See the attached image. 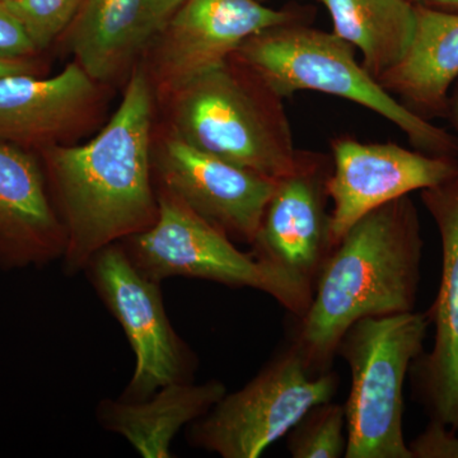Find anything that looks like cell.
<instances>
[{
  "label": "cell",
  "instance_id": "83f0119b",
  "mask_svg": "<svg viewBox=\"0 0 458 458\" xmlns=\"http://www.w3.org/2000/svg\"><path fill=\"white\" fill-rule=\"evenodd\" d=\"M412 2H415V3H417V2H418V0H412Z\"/></svg>",
  "mask_w": 458,
  "mask_h": 458
},
{
  "label": "cell",
  "instance_id": "4fadbf2b",
  "mask_svg": "<svg viewBox=\"0 0 458 458\" xmlns=\"http://www.w3.org/2000/svg\"><path fill=\"white\" fill-rule=\"evenodd\" d=\"M331 155L298 149L293 170L276 181L251 252L315 283L334 250L327 180Z\"/></svg>",
  "mask_w": 458,
  "mask_h": 458
},
{
  "label": "cell",
  "instance_id": "7402d4cb",
  "mask_svg": "<svg viewBox=\"0 0 458 458\" xmlns=\"http://www.w3.org/2000/svg\"><path fill=\"white\" fill-rule=\"evenodd\" d=\"M408 445L411 458H458L456 432L434 419Z\"/></svg>",
  "mask_w": 458,
  "mask_h": 458
},
{
  "label": "cell",
  "instance_id": "44dd1931",
  "mask_svg": "<svg viewBox=\"0 0 458 458\" xmlns=\"http://www.w3.org/2000/svg\"><path fill=\"white\" fill-rule=\"evenodd\" d=\"M86 0H12L4 3L41 54L59 44Z\"/></svg>",
  "mask_w": 458,
  "mask_h": 458
},
{
  "label": "cell",
  "instance_id": "ba28073f",
  "mask_svg": "<svg viewBox=\"0 0 458 458\" xmlns=\"http://www.w3.org/2000/svg\"><path fill=\"white\" fill-rule=\"evenodd\" d=\"M84 271L135 354L134 375L122 399L144 400L165 385L191 381L197 361L172 327L161 283L144 276L119 242L98 251Z\"/></svg>",
  "mask_w": 458,
  "mask_h": 458
},
{
  "label": "cell",
  "instance_id": "cb8c5ba5",
  "mask_svg": "<svg viewBox=\"0 0 458 458\" xmlns=\"http://www.w3.org/2000/svg\"><path fill=\"white\" fill-rule=\"evenodd\" d=\"M49 62L47 56L33 59H0V78L14 74L47 75Z\"/></svg>",
  "mask_w": 458,
  "mask_h": 458
},
{
  "label": "cell",
  "instance_id": "8992f818",
  "mask_svg": "<svg viewBox=\"0 0 458 458\" xmlns=\"http://www.w3.org/2000/svg\"><path fill=\"white\" fill-rule=\"evenodd\" d=\"M159 212L152 227L119 242L138 270L153 282L172 276L209 280L269 294L298 318L312 301L313 285L282 267L242 252L171 191L157 186Z\"/></svg>",
  "mask_w": 458,
  "mask_h": 458
},
{
  "label": "cell",
  "instance_id": "2e32d148",
  "mask_svg": "<svg viewBox=\"0 0 458 458\" xmlns=\"http://www.w3.org/2000/svg\"><path fill=\"white\" fill-rule=\"evenodd\" d=\"M65 249L40 158L0 143V269L47 267L62 260Z\"/></svg>",
  "mask_w": 458,
  "mask_h": 458
},
{
  "label": "cell",
  "instance_id": "6da1fadb",
  "mask_svg": "<svg viewBox=\"0 0 458 458\" xmlns=\"http://www.w3.org/2000/svg\"><path fill=\"white\" fill-rule=\"evenodd\" d=\"M157 99L143 62L123 98L86 143L45 148L40 158L66 234L64 270L84 271L98 251L152 227L159 205L152 148Z\"/></svg>",
  "mask_w": 458,
  "mask_h": 458
},
{
  "label": "cell",
  "instance_id": "7c38bea8",
  "mask_svg": "<svg viewBox=\"0 0 458 458\" xmlns=\"http://www.w3.org/2000/svg\"><path fill=\"white\" fill-rule=\"evenodd\" d=\"M110 90L73 60L55 75L0 78V143L33 153L78 143L104 122Z\"/></svg>",
  "mask_w": 458,
  "mask_h": 458
},
{
  "label": "cell",
  "instance_id": "3957f363",
  "mask_svg": "<svg viewBox=\"0 0 458 458\" xmlns=\"http://www.w3.org/2000/svg\"><path fill=\"white\" fill-rule=\"evenodd\" d=\"M165 128L190 146L276 181L293 170L284 99L231 57L157 104Z\"/></svg>",
  "mask_w": 458,
  "mask_h": 458
},
{
  "label": "cell",
  "instance_id": "484cf974",
  "mask_svg": "<svg viewBox=\"0 0 458 458\" xmlns=\"http://www.w3.org/2000/svg\"><path fill=\"white\" fill-rule=\"evenodd\" d=\"M417 3L442 11L458 12V0H418Z\"/></svg>",
  "mask_w": 458,
  "mask_h": 458
},
{
  "label": "cell",
  "instance_id": "5bb4252c",
  "mask_svg": "<svg viewBox=\"0 0 458 458\" xmlns=\"http://www.w3.org/2000/svg\"><path fill=\"white\" fill-rule=\"evenodd\" d=\"M421 201L441 237L442 276L427 312L434 325V345L412 363L415 394L430 419L458 430V172L434 188L421 190Z\"/></svg>",
  "mask_w": 458,
  "mask_h": 458
},
{
  "label": "cell",
  "instance_id": "277c9868",
  "mask_svg": "<svg viewBox=\"0 0 458 458\" xmlns=\"http://www.w3.org/2000/svg\"><path fill=\"white\" fill-rule=\"evenodd\" d=\"M232 57L283 99L301 90L348 99L393 123L414 149L458 158V138L403 107L334 32L306 22L273 27L243 42Z\"/></svg>",
  "mask_w": 458,
  "mask_h": 458
},
{
  "label": "cell",
  "instance_id": "8fae6325",
  "mask_svg": "<svg viewBox=\"0 0 458 458\" xmlns=\"http://www.w3.org/2000/svg\"><path fill=\"white\" fill-rule=\"evenodd\" d=\"M330 147L327 194L334 246L367 214L410 192L434 188L458 172L457 157L427 155L396 143H364L340 135Z\"/></svg>",
  "mask_w": 458,
  "mask_h": 458
},
{
  "label": "cell",
  "instance_id": "e0dca14e",
  "mask_svg": "<svg viewBox=\"0 0 458 458\" xmlns=\"http://www.w3.org/2000/svg\"><path fill=\"white\" fill-rule=\"evenodd\" d=\"M458 80V12L415 3V30L403 60L378 83L421 119H445Z\"/></svg>",
  "mask_w": 458,
  "mask_h": 458
},
{
  "label": "cell",
  "instance_id": "30bf717a",
  "mask_svg": "<svg viewBox=\"0 0 458 458\" xmlns=\"http://www.w3.org/2000/svg\"><path fill=\"white\" fill-rule=\"evenodd\" d=\"M152 167L157 186L176 195L233 242L251 246L276 181L190 146L159 123Z\"/></svg>",
  "mask_w": 458,
  "mask_h": 458
},
{
  "label": "cell",
  "instance_id": "52a82bcc",
  "mask_svg": "<svg viewBox=\"0 0 458 458\" xmlns=\"http://www.w3.org/2000/svg\"><path fill=\"white\" fill-rule=\"evenodd\" d=\"M339 377L313 372L293 345L241 390L225 394L189 426L194 447L223 458H258L315 406L335 396Z\"/></svg>",
  "mask_w": 458,
  "mask_h": 458
},
{
  "label": "cell",
  "instance_id": "9c48e42d",
  "mask_svg": "<svg viewBox=\"0 0 458 458\" xmlns=\"http://www.w3.org/2000/svg\"><path fill=\"white\" fill-rule=\"evenodd\" d=\"M298 22L303 14L259 0H185L143 60L157 104L227 63L252 36Z\"/></svg>",
  "mask_w": 458,
  "mask_h": 458
},
{
  "label": "cell",
  "instance_id": "ac0fdd59",
  "mask_svg": "<svg viewBox=\"0 0 458 458\" xmlns=\"http://www.w3.org/2000/svg\"><path fill=\"white\" fill-rule=\"evenodd\" d=\"M227 394L221 381L174 382L144 400H102L98 423L123 437L144 458H171L172 442L185 426L204 417Z\"/></svg>",
  "mask_w": 458,
  "mask_h": 458
},
{
  "label": "cell",
  "instance_id": "ffe728a7",
  "mask_svg": "<svg viewBox=\"0 0 458 458\" xmlns=\"http://www.w3.org/2000/svg\"><path fill=\"white\" fill-rule=\"evenodd\" d=\"M346 445L345 408L333 400L310 410L288 433L293 458H340Z\"/></svg>",
  "mask_w": 458,
  "mask_h": 458
},
{
  "label": "cell",
  "instance_id": "d6986e66",
  "mask_svg": "<svg viewBox=\"0 0 458 458\" xmlns=\"http://www.w3.org/2000/svg\"><path fill=\"white\" fill-rule=\"evenodd\" d=\"M334 33L361 54V65L375 80L394 68L412 40V0H319Z\"/></svg>",
  "mask_w": 458,
  "mask_h": 458
},
{
  "label": "cell",
  "instance_id": "603a6c76",
  "mask_svg": "<svg viewBox=\"0 0 458 458\" xmlns=\"http://www.w3.org/2000/svg\"><path fill=\"white\" fill-rule=\"evenodd\" d=\"M40 56H47V54L38 50L22 23L4 3H0V59H33Z\"/></svg>",
  "mask_w": 458,
  "mask_h": 458
},
{
  "label": "cell",
  "instance_id": "7a4b0ae2",
  "mask_svg": "<svg viewBox=\"0 0 458 458\" xmlns=\"http://www.w3.org/2000/svg\"><path fill=\"white\" fill-rule=\"evenodd\" d=\"M423 247L409 195L367 214L344 234L313 283L291 343L313 372L330 370L344 334L358 319L414 311Z\"/></svg>",
  "mask_w": 458,
  "mask_h": 458
},
{
  "label": "cell",
  "instance_id": "d4e9b609",
  "mask_svg": "<svg viewBox=\"0 0 458 458\" xmlns=\"http://www.w3.org/2000/svg\"><path fill=\"white\" fill-rule=\"evenodd\" d=\"M445 119L450 122L452 128L458 132V80L452 87L450 98H448Z\"/></svg>",
  "mask_w": 458,
  "mask_h": 458
},
{
  "label": "cell",
  "instance_id": "5b68a950",
  "mask_svg": "<svg viewBox=\"0 0 458 458\" xmlns=\"http://www.w3.org/2000/svg\"><path fill=\"white\" fill-rule=\"evenodd\" d=\"M430 321L415 311L364 318L337 348L352 373L346 458H411L403 438V385L423 352Z\"/></svg>",
  "mask_w": 458,
  "mask_h": 458
},
{
  "label": "cell",
  "instance_id": "4316f807",
  "mask_svg": "<svg viewBox=\"0 0 458 458\" xmlns=\"http://www.w3.org/2000/svg\"><path fill=\"white\" fill-rule=\"evenodd\" d=\"M12 2V0H0V3H9Z\"/></svg>",
  "mask_w": 458,
  "mask_h": 458
},
{
  "label": "cell",
  "instance_id": "9a60e30c",
  "mask_svg": "<svg viewBox=\"0 0 458 458\" xmlns=\"http://www.w3.org/2000/svg\"><path fill=\"white\" fill-rule=\"evenodd\" d=\"M185 0H86L59 44L105 86L125 84Z\"/></svg>",
  "mask_w": 458,
  "mask_h": 458
}]
</instances>
